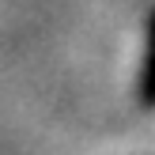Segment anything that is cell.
<instances>
[{"instance_id":"6da1fadb","label":"cell","mask_w":155,"mask_h":155,"mask_svg":"<svg viewBox=\"0 0 155 155\" xmlns=\"http://www.w3.org/2000/svg\"><path fill=\"white\" fill-rule=\"evenodd\" d=\"M140 106L144 110H155V12L148 19V49H144V72H140Z\"/></svg>"}]
</instances>
